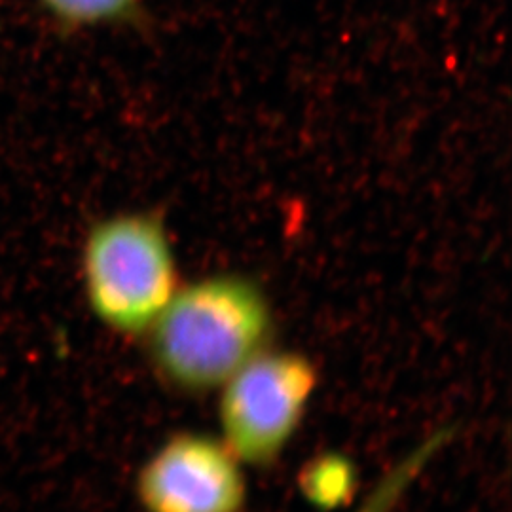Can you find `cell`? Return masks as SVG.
I'll list each match as a JSON object with an SVG mask.
<instances>
[{
	"mask_svg": "<svg viewBox=\"0 0 512 512\" xmlns=\"http://www.w3.org/2000/svg\"><path fill=\"white\" fill-rule=\"evenodd\" d=\"M274 310L262 285L243 274L181 283L147 334L150 363L181 393L219 391L272 346Z\"/></svg>",
	"mask_w": 512,
	"mask_h": 512,
	"instance_id": "cell-1",
	"label": "cell"
},
{
	"mask_svg": "<svg viewBox=\"0 0 512 512\" xmlns=\"http://www.w3.org/2000/svg\"><path fill=\"white\" fill-rule=\"evenodd\" d=\"M80 272L93 317L128 338L145 336L181 287L175 247L158 211L97 220L84 239Z\"/></svg>",
	"mask_w": 512,
	"mask_h": 512,
	"instance_id": "cell-2",
	"label": "cell"
},
{
	"mask_svg": "<svg viewBox=\"0 0 512 512\" xmlns=\"http://www.w3.org/2000/svg\"><path fill=\"white\" fill-rule=\"evenodd\" d=\"M317 385L308 355L260 351L219 389L220 439L245 467H272L296 437Z\"/></svg>",
	"mask_w": 512,
	"mask_h": 512,
	"instance_id": "cell-3",
	"label": "cell"
},
{
	"mask_svg": "<svg viewBox=\"0 0 512 512\" xmlns=\"http://www.w3.org/2000/svg\"><path fill=\"white\" fill-rule=\"evenodd\" d=\"M135 495L145 512H243L249 486L245 465L220 437L183 431L148 456Z\"/></svg>",
	"mask_w": 512,
	"mask_h": 512,
	"instance_id": "cell-4",
	"label": "cell"
},
{
	"mask_svg": "<svg viewBox=\"0 0 512 512\" xmlns=\"http://www.w3.org/2000/svg\"><path fill=\"white\" fill-rule=\"evenodd\" d=\"M456 437V427L446 425L421 439L393 467H389L353 512H395L429 465Z\"/></svg>",
	"mask_w": 512,
	"mask_h": 512,
	"instance_id": "cell-5",
	"label": "cell"
},
{
	"mask_svg": "<svg viewBox=\"0 0 512 512\" xmlns=\"http://www.w3.org/2000/svg\"><path fill=\"white\" fill-rule=\"evenodd\" d=\"M300 494L319 511L348 507L357 494V467L338 452L311 459L298 475Z\"/></svg>",
	"mask_w": 512,
	"mask_h": 512,
	"instance_id": "cell-6",
	"label": "cell"
},
{
	"mask_svg": "<svg viewBox=\"0 0 512 512\" xmlns=\"http://www.w3.org/2000/svg\"><path fill=\"white\" fill-rule=\"evenodd\" d=\"M46 12L61 25L99 27L133 21L141 12V0H40Z\"/></svg>",
	"mask_w": 512,
	"mask_h": 512,
	"instance_id": "cell-7",
	"label": "cell"
}]
</instances>
